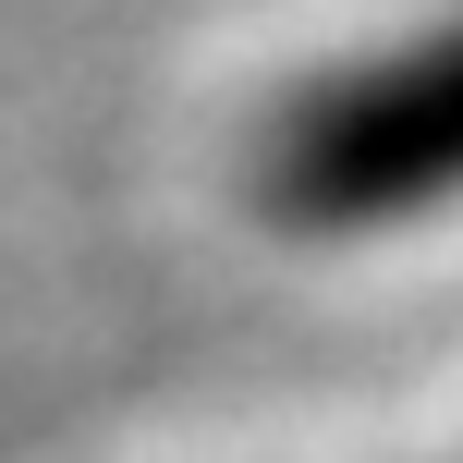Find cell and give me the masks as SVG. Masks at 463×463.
I'll list each match as a JSON object with an SVG mask.
<instances>
[{
  "label": "cell",
  "instance_id": "1",
  "mask_svg": "<svg viewBox=\"0 0 463 463\" xmlns=\"http://www.w3.org/2000/svg\"><path fill=\"white\" fill-rule=\"evenodd\" d=\"M256 208L280 232H391L463 208V13L280 98L256 135Z\"/></svg>",
  "mask_w": 463,
  "mask_h": 463
}]
</instances>
